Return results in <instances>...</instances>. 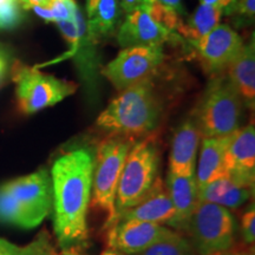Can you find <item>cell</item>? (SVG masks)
I'll return each mask as SVG.
<instances>
[{"mask_svg":"<svg viewBox=\"0 0 255 255\" xmlns=\"http://www.w3.org/2000/svg\"><path fill=\"white\" fill-rule=\"evenodd\" d=\"M5 1H7V0H0V4H2V2H5Z\"/></svg>","mask_w":255,"mask_h":255,"instance_id":"8d00e7d4","label":"cell"},{"mask_svg":"<svg viewBox=\"0 0 255 255\" xmlns=\"http://www.w3.org/2000/svg\"><path fill=\"white\" fill-rule=\"evenodd\" d=\"M181 21L180 14L154 2H146L127 14L117 40L123 49L163 45L167 41L180 38L177 27Z\"/></svg>","mask_w":255,"mask_h":255,"instance_id":"8992f818","label":"cell"},{"mask_svg":"<svg viewBox=\"0 0 255 255\" xmlns=\"http://www.w3.org/2000/svg\"><path fill=\"white\" fill-rule=\"evenodd\" d=\"M237 13L244 23H253L255 17V0H238Z\"/></svg>","mask_w":255,"mask_h":255,"instance_id":"83f0119b","label":"cell"},{"mask_svg":"<svg viewBox=\"0 0 255 255\" xmlns=\"http://www.w3.org/2000/svg\"><path fill=\"white\" fill-rule=\"evenodd\" d=\"M200 2L220 9L223 15L235 14L238 11V0H200Z\"/></svg>","mask_w":255,"mask_h":255,"instance_id":"4316f807","label":"cell"},{"mask_svg":"<svg viewBox=\"0 0 255 255\" xmlns=\"http://www.w3.org/2000/svg\"><path fill=\"white\" fill-rule=\"evenodd\" d=\"M19 246L4 239H0V255H17Z\"/></svg>","mask_w":255,"mask_h":255,"instance_id":"1f68e13d","label":"cell"},{"mask_svg":"<svg viewBox=\"0 0 255 255\" xmlns=\"http://www.w3.org/2000/svg\"><path fill=\"white\" fill-rule=\"evenodd\" d=\"M165 188L176 210V221L175 228H183L187 220L189 219L195 208L199 197H197V183L194 176H180L168 173Z\"/></svg>","mask_w":255,"mask_h":255,"instance_id":"ac0fdd59","label":"cell"},{"mask_svg":"<svg viewBox=\"0 0 255 255\" xmlns=\"http://www.w3.org/2000/svg\"><path fill=\"white\" fill-rule=\"evenodd\" d=\"M163 45L124 47L115 59L104 66L103 76L117 90L151 81L163 64Z\"/></svg>","mask_w":255,"mask_h":255,"instance_id":"9c48e42d","label":"cell"},{"mask_svg":"<svg viewBox=\"0 0 255 255\" xmlns=\"http://www.w3.org/2000/svg\"><path fill=\"white\" fill-rule=\"evenodd\" d=\"M195 253L191 242L175 233L173 237L156 242L141 253L133 255H195Z\"/></svg>","mask_w":255,"mask_h":255,"instance_id":"603a6c76","label":"cell"},{"mask_svg":"<svg viewBox=\"0 0 255 255\" xmlns=\"http://www.w3.org/2000/svg\"><path fill=\"white\" fill-rule=\"evenodd\" d=\"M244 102L227 76H216L208 83L194 111L201 137L232 135L240 129Z\"/></svg>","mask_w":255,"mask_h":255,"instance_id":"3957f363","label":"cell"},{"mask_svg":"<svg viewBox=\"0 0 255 255\" xmlns=\"http://www.w3.org/2000/svg\"><path fill=\"white\" fill-rule=\"evenodd\" d=\"M252 190L238 186L229 178H220L197 188V197L203 202L214 203L227 209H237L250 200Z\"/></svg>","mask_w":255,"mask_h":255,"instance_id":"d6986e66","label":"cell"},{"mask_svg":"<svg viewBox=\"0 0 255 255\" xmlns=\"http://www.w3.org/2000/svg\"><path fill=\"white\" fill-rule=\"evenodd\" d=\"M95 155L87 148L64 152L51 168L55 233L63 248L88 239V209L91 201Z\"/></svg>","mask_w":255,"mask_h":255,"instance_id":"6da1fadb","label":"cell"},{"mask_svg":"<svg viewBox=\"0 0 255 255\" xmlns=\"http://www.w3.org/2000/svg\"><path fill=\"white\" fill-rule=\"evenodd\" d=\"M227 77L238 94L240 95L244 104L252 110L255 103V47L254 37L246 45L242 46L239 55L229 64Z\"/></svg>","mask_w":255,"mask_h":255,"instance_id":"e0dca14e","label":"cell"},{"mask_svg":"<svg viewBox=\"0 0 255 255\" xmlns=\"http://www.w3.org/2000/svg\"><path fill=\"white\" fill-rule=\"evenodd\" d=\"M56 251L52 245L50 234L46 231L40 232L33 241L27 246L19 248L17 255H55Z\"/></svg>","mask_w":255,"mask_h":255,"instance_id":"d4e9b609","label":"cell"},{"mask_svg":"<svg viewBox=\"0 0 255 255\" xmlns=\"http://www.w3.org/2000/svg\"><path fill=\"white\" fill-rule=\"evenodd\" d=\"M222 12L213 6L201 4L186 23L181 21L177 27V34L183 37L188 43L202 39L220 24Z\"/></svg>","mask_w":255,"mask_h":255,"instance_id":"44dd1931","label":"cell"},{"mask_svg":"<svg viewBox=\"0 0 255 255\" xmlns=\"http://www.w3.org/2000/svg\"><path fill=\"white\" fill-rule=\"evenodd\" d=\"M52 0H18L23 9H30L32 6H49Z\"/></svg>","mask_w":255,"mask_h":255,"instance_id":"836d02e7","label":"cell"},{"mask_svg":"<svg viewBox=\"0 0 255 255\" xmlns=\"http://www.w3.org/2000/svg\"><path fill=\"white\" fill-rule=\"evenodd\" d=\"M231 136L203 137L195 169L197 188L220 178H228L225 168V151L231 141Z\"/></svg>","mask_w":255,"mask_h":255,"instance_id":"2e32d148","label":"cell"},{"mask_svg":"<svg viewBox=\"0 0 255 255\" xmlns=\"http://www.w3.org/2000/svg\"><path fill=\"white\" fill-rule=\"evenodd\" d=\"M133 143V138L130 137L109 136L101 142L95 155L90 205L107 213V223L116 213L117 187L124 162Z\"/></svg>","mask_w":255,"mask_h":255,"instance_id":"277c9868","label":"cell"},{"mask_svg":"<svg viewBox=\"0 0 255 255\" xmlns=\"http://www.w3.org/2000/svg\"><path fill=\"white\" fill-rule=\"evenodd\" d=\"M227 177L238 186L253 189L255 181V129L253 124L232 133L225 151Z\"/></svg>","mask_w":255,"mask_h":255,"instance_id":"4fadbf2b","label":"cell"},{"mask_svg":"<svg viewBox=\"0 0 255 255\" xmlns=\"http://www.w3.org/2000/svg\"><path fill=\"white\" fill-rule=\"evenodd\" d=\"M8 69V58L6 56V53L0 49V81L4 78Z\"/></svg>","mask_w":255,"mask_h":255,"instance_id":"e575fe53","label":"cell"},{"mask_svg":"<svg viewBox=\"0 0 255 255\" xmlns=\"http://www.w3.org/2000/svg\"><path fill=\"white\" fill-rule=\"evenodd\" d=\"M205 69L219 73L228 68L240 52L244 43L241 37L226 24H219L202 39L189 43Z\"/></svg>","mask_w":255,"mask_h":255,"instance_id":"7c38bea8","label":"cell"},{"mask_svg":"<svg viewBox=\"0 0 255 255\" xmlns=\"http://www.w3.org/2000/svg\"><path fill=\"white\" fill-rule=\"evenodd\" d=\"M0 222L30 229L38 226L32 215L4 187H0Z\"/></svg>","mask_w":255,"mask_h":255,"instance_id":"7402d4cb","label":"cell"},{"mask_svg":"<svg viewBox=\"0 0 255 255\" xmlns=\"http://www.w3.org/2000/svg\"><path fill=\"white\" fill-rule=\"evenodd\" d=\"M2 187L30 213L38 225L52 212V181L45 169L9 181Z\"/></svg>","mask_w":255,"mask_h":255,"instance_id":"30bf717a","label":"cell"},{"mask_svg":"<svg viewBox=\"0 0 255 255\" xmlns=\"http://www.w3.org/2000/svg\"><path fill=\"white\" fill-rule=\"evenodd\" d=\"M158 165V149L151 138L133 143L117 187L116 213L131 208L148 195L159 177Z\"/></svg>","mask_w":255,"mask_h":255,"instance_id":"5b68a950","label":"cell"},{"mask_svg":"<svg viewBox=\"0 0 255 255\" xmlns=\"http://www.w3.org/2000/svg\"><path fill=\"white\" fill-rule=\"evenodd\" d=\"M30 9H33V12L38 15V17L43 19V20L47 21V23H55V18H53V14L52 12H51L49 6L36 5L32 6Z\"/></svg>","mask_w":255,"mask_h":255,"instance_id":"f546056e","label":"cell"},{"mask_svg":"<svg viewBox=\"0 0 255 255\" xmlns=\"http://www.w3.org/2000/svg\"><path fill=\"white\" fill-rule=\"evenodd\" d=\"M108 229L109 248L124 255L141 253L151 245L173 237L176 233L164 225L133 220L117 222Z\"/></svg>","mask_w":255,"mask_h":255,"instance_id":"8fae6325","label":"cell"},{"mask_svg":"<svg viewBox=\"0 0 255 255\" xmlns=\"http://www.w3.org/2000/svg\"><path fill=\"white\" fill-rule=\"evenodd\" d=\"M161 115V100L149 81L121 91L100 114L96 126L110 136L135 138L155 130Z\"/></svg>","mask_w":255,"mask_h":255,"instance_id":"7a4b0ae2","label":"cell"},{"mask_svg":"<svg viewBox=\"0 0 255 255\" xmlns=\"http://www.w3.org/2000/svg\"><path fill=\"white\" fill-rule=\"evenodd\" d=\"M148 2H154V4L163 6V7L170 9V11L180 15L184 13L182 0H148Z\"/></svg>","mask_w":255,"mask_h":255,"instance_id":"f1b7e54d","label":"cell"},{"mask_svg":"<svg viewBox=\"0 0 255 255\" xmlns=\"http://www.w3.org/2000/svg\"><path fill=\"white\" fill-rule=\"evenodd\" d=\"M23 7L18 0H7L0 4V30H12L24 20Z\"/></svg>","mask_w":255,"mask_h":255,"instance_id":"cb8c5ba5","label":"cell"},{"mask_svg":"<svg viewBox=\"0 0 255 255\" xmlns=\"http://www.w3.org/2000/svg\"><path fill=\"white\" fill-rule=\"evenodd\" d=\"M58 255H84V254H82L81 252H78L76 247H69V248H64V250L62 251V253ZM101 255H124V254L121 253V252H119V251H115V250H111V248H109V250L105 251L104 253H102Z\"/></svg>","mask_w":255,"mask_h":255,"instance_id":"d6a6232c","label":"cell"},{"mask_svg":"<svg viewBox=\"0 0 255 255\" xmlns=\"http://www.w3.org/2000/svg\"><path fill=\"white\" fill-rule=\"evenodd\" d=\"M121 14L120 0H87V32L90 38L105 36L116 26Z\"/></svg>","mask_w":255,"mask_h":255,"instance_id":"ffe728a7","label":"cell"},{"mask_svg":"<svg viewBox=\"0 0 255 255\" xmlns=\"http://www.w3.org/2000/svg\"><path fill=\"white\" fill-rule=\"evenodd\" d=\"M146 2H148V0H120L121 9H123L127 14L135 11L136 8L141 7Z\"/></svg>","mask_w":255,"mask_h":255,"instance_id":"4dcf8cb0","label":"cell"},{"mask_svg":"<svg viewBox=\"0 0 255 255\" xmlns=\"http://www.w3.org/2000/svg\"><path fill=\"white\" fill-rule=\"evenodd\" d=\"M55 255H58V254H57V253H56V254H55Z\"/></svg>","mask_w":255,"mask_h":255,"instance_id":"74e56055","label":"cell"},{"mask_svg":"<svg viewBox=\"0 0 255 255\" xmlns=\"http://www.w3.org/2000/svg\"><path fill=\"white\" fill-rule=\"evenodd\" d=\"M183 228L199 255H216L234 245V216L229 209L214 203L199 201Z\"/></svg>","mask_w":255,"mask_h":255,"instance_id":"52a82bcc","label":"cell"},{"mask_svg":"<svg viewBox=\"0 0 255 255\" xmlns=\"http://www.w3.org/2000/svg\"><path fill=\"white\" fill-rule=\"evenodd\" d=\"M241 231L244 240L248 245H253L255 240V209L252 206L241 218Z\"/></svg>","mask_w":255,"mask_h":255,"instance_id":"484cf974","label":"cell"},{"mask_svg":"<svg viewBox=\"0 0 255 255\" xmlns=\"http://www.w3.org/2000/svg\"><path fill=\"white\" fill-rule=\"evenodd\" d=\"M13 81L18 109L25 115L36 114L53 107L77 90L75 83L59 79L38 71L37 68H28L19 63L14 65Z\"/></svg>","mask_w":255,"mask_h":255,"instance_id":"ba28073f","label":"cell"},{"mask_svg":"<svg viewBox=\"0 0 255 255\" xmlns=\"http://www.w3.org/2000/svg\"><path fill=\"white\" fill-rule=\"evenodd\" d=\"M201 133L195 122L188 119L180 124L174 133L169 156L168 173L180 176H194Z\"/></svg>","mask_w":255,"mask_h":255,"instance_id":"9a60e30c","label":"cell"},{"mask_svg":"<svg viewBox=\"0 0 255 255\" xmlns=\"http://www.w3.org/2000/svg\"><path fill=\"white\" fill-rule=\"evenodd\" d=\"M216 255H251V252L238 251V250H232V248H229V250L221 252V253H219Z\"/></svg>","mask_w":255,"mask_h":255,"instance_id":"d590c367","label":"cell"},{"mask_svg":"<svg viewBox=\"0 0 255 255\" xmlns=\"http://www.w3.org/2000/svg\"><path fill=\"white\" fill-rule=\"evenodd\" d=\"M130 220L154 222L175 227L176 210H175L173 202L169 197L165 183L162 181L161 177L156 180L152 189L149 191V194L144 199L136 203L135 206H132L131 208L116 213L113 220L105 225V228H109L110 226L117 222L130 221Z\"/></svg>","mask_w":255,"mask_h":255,"instance_id":"5bb4252c","label":"cell"}]
</instances>
